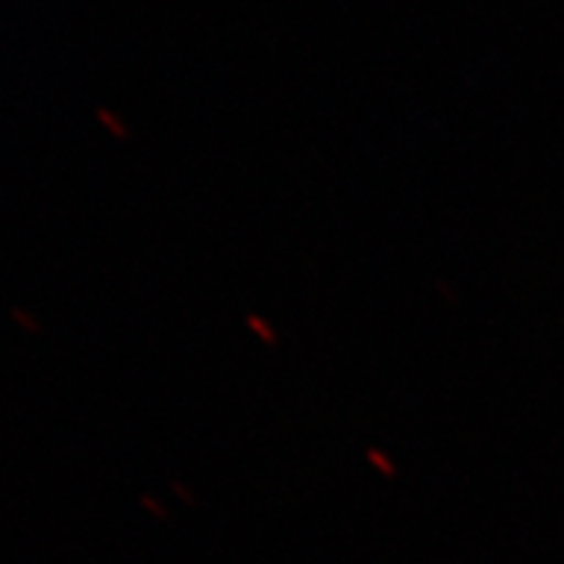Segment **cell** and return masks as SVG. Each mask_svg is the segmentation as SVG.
I'll use <instances>...</instances> for the list:
<instances>
[{"mask_svg":"<svg viewBox=\"0 0 564 564\" xmlns=\"http://www.w3.org/2000/svg\"><path fill=\"white\" fill-rule=\"evenodd\" d=\"M95 121L112 141H131V126L116 110L108 108V105H97Z\"/></svg>","mask_w":564,"mask_h":564,"instance_id":"obj_1","label":"cell"},{"mask_svg":"<svg viewBox=\"0 0 564 564\" xmlns=\"http://www.w3.org/2000/svg\"><path fill=\"white\" fill-rule=\"evenodd\" d=\"M246 329H249L253 340H257L259 345H264V348H278L280 345V333L278 327L267 319V316L262 314H246Z\"/></svg>","mask_w":564,"mask_h":564,"instance_id":"obj_2","label":"cell"},{"mask_svg":"<svg viewBox=\"0 0 564 564\" xmlns=\"http://www.w3.org/2000/svg\"><path fill=\"white\" fill-rule=\"evenodd\" d=\"M366 463H369L371 468L377 470V474H382V476L398 474V465H394L392 455L382 447H366Z\"/></svg>","mask_w":564,"mask_h":564,"instance_id":"obj_3","label":"cell"}]
</instances>
